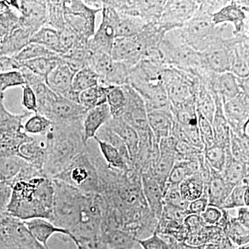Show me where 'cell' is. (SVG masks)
<instances>
[{
  "mask_svg": "<svg viewBox=\"0 0 249 249\" xmlns=\"http://www.w3.org/2000/svg\"><path fill=\"white\" fill-rule=\"evenodd\" d=\"M197 111V127L204 150L214 143L213 131L212 124L199 111Z\"/></svg>",
  "mask_w": 249,
  "mask_h": 249,
  "instance_id": "9f6ffc18",
  "label": "cell"
},
{
  "mask_svg": "<svg viewBox=\"0 0 249 249\" xmlns=\"http://www.w3.org/2000/svg\"><path fill=\"white\" fill-rule=\"evenodd\" d=\"M145 52L137 36L117 37L111 51L114 61L122 62L129 68L135 66L145 55Z\"/></svg>",
  "mask_w": 249,
  "mask_h": 249,
  "instance_id": "d6986e66",
  "label": "cell"
},
{
  "mask_svg": "<svg viewBox=\"0 0 249 249\" xmlns=\"http://www.w3.org/2000/svg\"><path fill=\"white\" fill-rule=\"evenodd\" d=\"M19 13V26L34 35L47 24V1H6Z\"/></svg>",
  "mask_w": 249,
  "mask_h": 249,
  "instance_id": "9a60e30c",
  "label": "cell"
},
{
  "mask_svg": "<svg viewBox=\"0 0 249 249\" xmlns=\"http://www.w3.org/2000/svg\"><path fill=\"white\" fill-rule=\"evenodd\" d=\"M52 121L40 114H34L26 121L24 130L29 135L45 137L52 127Z\"/></svg>",
  "mask_w": 249,
  "mask_h": 249,
  "instance_id": "f907efd6",
  "label": "cell"
},
{
  "mask_svg": "<svg viewBox=\"0 0 249 249\" xmlns=\"http://www.w3.org/2000/svg\"><path fill=\"white\" fill-rule=\"evenodd\" d=\"M208 206H209V201L205 191L204 195L200 198L189 203L187 208V212L188 214H196L199 216L204 212Z\"/></svg>",
  "mask_w": 249,
  "mask_h": 249,
  "instance_id": "6125c7cd",
  "label": "cell"
},
{
  "mask_svg": "<svg viewBox=\"0 0 249 249\" xmlns=\"http://www.w3.org/2000/svg\"><path fill=\"white\" fill-rule=\"evenodd\" d=\"M93 140L97 143L100 153L108 168L121 172H127L134 169L132 162L125 160L116 147L107 142L100 140L96 137Z\"/></svg>",
  "mask_w": 249,
  "mask_h": 249,
  "instance_id": "4dcf8cb0",
  "label": "cell"
},
{
  "mask_svg": "<svg viewBox=\"0 0 249 249\" xmlns=\"http://www.w3.org/2000/svg\"><path fill=\"white\" fill-rule=\"evenodd\" d=\"M25 85V79L19 70L0 72V96H4L7 89Z\"/></svg>",
  "mask_w": 249,
  "mask_h": 249,
  "instance_id": "11a10c76",
  "label": "cell"
},
{
  "mask_svg": "<svg viewBox=\"0 0 249 249\" xmlns=\"http://www.w3.org/2000/svg\"><path fill=\"white\" fill-rule=\"evenodd\" d=\"M46 26L60 31L66 27L64 19V1H47Z\"/></svg>",
  "mask_w": 249,
  "mask_h": 249,
  "instance_id": "bcb514c9",
  "label": "cell"
},
{
  "mask_svg": "<svg viewBox=\"0 0 249 249\" xmlns=\"http://www.w3.org/2000/svg\"><path fill=\"white\" fill-rule=\"evenodd\" d=\"M106 124L124 142L134 164L139 150V139L137 132L121 117H111Z\"/></svg>",
  "mask_w": 249,
  "mask_h": 249,
  "instance_id": "cb8c5ba5",
  "label": "cell"
},
{
  "mask_svg": "<svg viewBox=\"0 0 249 249\" xmlns=\"http://www.w3.org/2000/svg\"><path fill=\"white\" fill-rule=\"evenodd\" d=\"M99 77L89 67L77 71L73 76L71 89L75 92L80 93L85 90L97 86Z\"/></svg>",
  "mask_w": 249,
  "mask_h": 249,
  "instance_id": "ee69618b",
  "label": "cell"
},
{
  "mask_svg": "<svg viewBox=\"0 0 249 249\" xmlns=\"http://www.w3.org/2000/svg\"><path fill=\"white\" fill-rule=\"evenodd\" d=\"M32 34L18 26L9 36L0 40V55L13 57L30 43Z\"/></svg>",
  "mask_w": 249,
  "mask_h": 249,
  "instance_id": "83f0119b",
  "label": "cell"
},
{
  "mask_svg": "<svg viewBox=\"0 0 249 249\" xmlns=\"http://www.w3.org/2000/svg\"><path fill=\"white\" fill-rule=\"evenodd\" d=\"M232 190V188L223 178L222 174L211 171V178L205 190L209 206L222 209L224 201Z\"/></svg>",
  "mask_w": 249,
  "mask_h": 249,
  "instance_id": "f1b7e54d",
  "label": "cell"
},
{
  "mask_svg": "<svg viewBox=\"0 0 249 249\" xmlns=\"http://www.w3.org/2000/svg\"><path fill=\"white\" fill-rule=\"evenodd\" d=\"M77 249H93L89 242H81L80 244V247Z\"/></svg>",
  "mask_w": 249,
  "mask_h": 249,
  "instance_id": "003e7915",
  "label": "cell"
},
{
  "mask_svg": "<svg viewBox=\"0 0 249 249\" xmlns=\"http://www.w3.org/2000/svg\"><path fill=\"white\" fill-rule=\"evenodd\" d=\"M145 24L146 23L139 18L119 14L116 28V38L132 37L137 35Z\"/></svg>",
  "mask_w": 249,
  "mask_h": 249,
  "instance_id": "60d3db41",
  "label": "cell"
},
{
  "mask_svg": "<svg viewBox=\"0 0 249 249\" xmlns=\"http://www.w3.org/2000/svg\"><path fill=\"white\" fill-rule=\"evenodd\" d=\"M249 188V178L242 180V182L232 188L229 196L223 204L222 209L228 210L240 209L246 207L245 196Z\"/></svg>",
  "mask_w": 249,
  "mask_h": 249,
  "instance_id": "c3c4849f",
  "label": "cell"
},
{
  "mask_svg": "<svg viewBox=\"0 0 249 249\" xmlns=\"http://www.w3.org/2000/svg\"><path fill=\"white\" fill-rule=\"evenodd\" d=\"M43 138V140L40 141L34 137V140L21 145L18 152V157L42 173L47 155L45 137Z\"/></svg>",
  "mask_w": 249,
  "mask_h": 249,
  "instance_id": "484cf974",
  "label": "cell"
},
{
  "mask_svg": "<svg viewBox=\"0 0 249 249\" xmlns=\"http://www.w3.org/2000/svg\"><path fill=\"white\" fill-rule=\"evenodd\" d=\"M52 179L54 186L52 223L71 233L79 223L82 202L85 195L66 183L54 178Z\"/></svg>",
  "mask_w": 249,
  "mask_h": 249,
  "instance_id": "277c9868",
  "label": "cell"
},
{
  "mask_svg": "<svg viewBox=\"0 0 249 249\" xmlns=\"http://www.w3.org/2000/svg\"><path fill=\"white\" fill-rule=\"evenodd\" d=\"M23 223L31 232V235L34 236V238L46 249H50L48 246L49 239L55 233L67 236L73 241L77 248L80 247V244L71 235V232L62 228L56 227L53 223L47 219L36 218V219L24 221Z\"/></svg>",
  "mask_w": 249,
  "mask_h": 249,
  "instance_id": "44dd1931",
  "label": "cell"
},
{
  "mask_svg": "<svg viewBox=\"0 0 249 249\" xmlns=\"http://www.w3.org/2000/svg\"><path fill=\"white\" fill-rule=\"evenodd\" d=\"M122 88L125 93L126 103L121 118L138 134L150 130L143 99L130 85H123Z\"/></svg>",
  "mask_w": 249,
  "mask_h": 249,
  "instance_id": "5bb4252c",
  "label": "cell"
},
{
  "mask_svg": "<svg viewBox=\"0 0 249 249\" xmlns=\"http://www.w3.org/2000/svg\"><path fill=\"white\" fill-rule=\"evenodd\" d=\"M205 162L209 167L211 171L221 173L225 167L228 159L231 157L230 146L214 142L211 147L205 149L203 151Z\"/></svg>",
  "mask_w": 249,
  "mask_h": 249,
  "instance_id": "d6a6232c",
  "label": "cell"
},
{
  "mask_svg": "<svg viewBox=\"0 0 249 249\" xmlns=\"http://www.w3.org/2000/svg\"><path fill=\"white\" fill-rule=\"evenodd\" d=\"M229 1H200L196 14L179 29H175L181 40L201 52L219 37L228 34V24L215 26L212 16Z\"/></svg>",
  "mask_w": 249,
  "mask_h": 249,
  "instance_id": "3957f363",
  "label": "cell"
},
{
  "mask_svg": "<svg viewBox=\"0 0 249 249\" xmlns=\"http://www.w3.org/2000/svg\"><path fill=\"white\" fill-rule=\"evenodd\" d=\"M9 5L6 1H0V14L4 12L6 9H9Z\"/></svg>",
  "mask_w": 249,
  "mask_h": 249,
  "instance_id": "03108f58",
  "label": "cell"
},
{
  "mask_svg": "<svg viewBox=\"0 0 249 249\" xmlns=\"http://www.w3.org/2000/svg\"><path fill=\"white\" fill-rule=\"evenodd\" d=\"M22 105L29 112L37 113V98L35 93L29 85L26 84L22 87Z\"/></svg>",
  "mask_w": 249,
  "mask_h": 249,
  "instance_id": "94428289",
  "label": "cell"
},
{
  "mask_svg": "<svg viewBox=\"0 0 249 249\" xmlns=\"http://www.w3.org/2000/svg\"><path fill=\"white\" fill-rule=\"evenodd\" d=\"M200 1H165L159 23L167 32L179 29L188 22L199 7Z\"/></svg>",
  "mask_w": 249,
  "mask_h": 249,
  "instance_id": "7c38bea8",
  "label": "cell"
},
{
  "mask_svg": "<svg viewBox=\"0 0 249 249\" xmlns=\"http://www.w3.org/2000/svg\"><path fill=\"white\" fill-rule=\"evenodd\" d=\"M19 13L11 6L0 14V40L9 36L19 26Z\"/></svg>",
  "mask_w": 249,
  "mask_h": 249,
  "instance_id": "db71d44e",
  "label": "cell"
},
{
  "mask_svg": "<svg viewBox=\"0 0 249 249\" xmlns=\"http://www.w3.org/2000/svg\"><path fill=\"white\" fill-rule=\"evenodd\" d=\"M183 201L189 204L204 195L206 186L199 173L195 174L183 180L178 186Z\"/></svg>",
  "mask_w": 249,
  "mask_h": 249,
  "instance_id": "d590c367",
  "label": "cell"
},
{
  "mask_svg": "<svg viewBox=\"0 0 249 249\" xmlns=\"http://www.w3.org/2000/svg\"><path fill=\"white\" fill-rule=\"evenodd\" d=\"M232 61L230 72L240 78H249V32L232 35Z\"/></svg>",
  "mask_w": 249,
  "mask_h": 249,
  "instance_id": "ffe728a7",
  "label": "cell"
},
{
  "mask_svg": "<svg viewBox=\"0 0 249 249\" xmlns=\"http://www.w3.org/2000/svg\"><path fill=\"white\" fill-rule=\"evenodd\" d=\"M165 1H136V17L142 19L143 22H158L160 20Z\"/></svg>",
  "mask_w": 249,
  "mask_h": 249,
  "instance_id": "8d00e7d4",
  "label": "cell"
},
{
  "mask_svg": "<svg viewBox=\"0 0 249 249\" xmlns=\"http://www.w3.org/2000/svg\"><path fill=\"white\" fill-rule=\"evenodd\" d=\"M196 110L212 123L215 111L213 94L201 84L199 85L196 96Z\"/></svg>",
  "mask_w": 249,
  "mask_h": 249,
  "instance_id": "b9f144b4",
  "label": "cell"
},
{
  "mask_svg": "<svg viewBox=\"0 0 249 249\" xmlns=\"http://www.w3.org/2000/svg\"><path fill=\"white\" fill-rule=\"evenodd\" d=\"M60 55L50 58H36L22 62L21 67H24L34 74L41 77L46 82L47 77L60 64Z\"/></svg>",
  "mask_w": 249,
  "mask_h": 249,
  "instance_id": "f35d334b",
  "label": "cell"
},
{
  "mask_svg": "<svg viewBox=\"0 0 249 249\" xmlns=\"http://www.w3.org/2000/svg\"><path fill=\"white\" fill-rule=\"evenodd\" d=\"M201 85L213 94L217 95L222 101H229L242 93L241 78L230 71L222 73L211 72Z\"/></svg>",
  "mask_w": 249,
  "mask_h": 249,
  "instance_id": "ac0fdd59",
  "label": "cell"
},
{
  "mask_svg": "<svg viewBox=\"0 0 249 249\" xmlns=\"http://www.w3.org/2000/svg\"><path fill=\"white\" fill-rule=\"evenodd\" d=\"M58 54L54 53L43 46L36 43H29L17 55H14V58L20 65L22 62L34 59L40 58H50L57 56Z\"/></svg>",
  "mask_w": 249,
  "mask_h": 249,
  "instance_id": "7dc6e473",
  "label": "cell"
},
{
  "mask_svg": "<svg viewBox=\"0 0 249 249\" xmlns=\"http://www.w3.org/2000/svg\"><path fill=\"white\" fill-rule=\"evenodd\" d=\"M52 178L73 187L84 195L99 193V177L88 152V146L86 151Z\"/></svg>",
  "mask_w": 249,
  "mask_h": 249,
  "instance_id": "8992f818",
  "label": "cell"
},
{
  "mask_svg": "<svg viewBox=\"0 0 249 249\" xmlns=\"http://www.w3.org/2000/svg\"><path fill=\"white\" fill-rule=\"evenodd\" d=\"M37 114L45 116L53 124L83 122L88 111L78 103L67 99L49 88L37 98Z\"/></svg>",
  "mask_w": 249,
  "mask_h": 249,
  "instance_id": "52a82bcc",
  "label": "cell"
},
{
  "mask_svg": "<svg viewBox=\"0 0 249 249\" xmlns=\"http://www.w3.org/2000/svg\"><path fill=\"white\" fill-rule=\"evenodd\" d=\"M98 240L111 249H132L137 243L133 236L120 229L101 232Z\"/></svg>",
  "mask_w": 249,
  "mask_h": 249,
  "instance_id": "836d02e7",
  "label": "cell"
},
{
  "mask_svg": "<svg viewBox=\"0 0 249 249\" xmlns=\"http://www.w3.org/2000/svg\"><path fill=\"white\" fill-rule=\"evenodd\" d=\"M27 163L18 156L0 158V177L6 183L14 179Z\"/></svg>",
  "mask_w": 249,
  "mask_h": 249,
  "instance_id": "f6af8a7d",
  "label": "cell"
},
{
  "mask_svg": "<svg viewBox=\"0 0 249 249\" xmlns=\"http://www.w3.org/2000/svg\"><path fill=\"white\" fill-rule=\"evenodd\" d=\"M111 118L107 103L87 111L83 119V136L85 143L94 139L98 131Z\"/></svg>",
  "mask_w": 249,
  "mask_h": 249,
  "instance_id": "d4e9b609",
  "label": "cell"
},
{
  "mask_svg": "<svg viewBox=\"0 0 249 249\" xmlns=\"http://www.w3.org/2000/svg\"><path fill=\"white\" fill-rule=\"evenodd\" d=\"M125 93L122 86H112L108 92L107 104L111 117H121L125 106Z\"/></svg>",
  "mask_w": 249,
  "mask_h": 249,
  "instance_id": "681fc988",
  "label": "cell"
},
{
  "mask_svg": "<svg viewBox=\"0 0 249 249\" xmlns=\"http://www.w3.org/2000/svg\"><path fill=\"white\" fill-rule=\"evenodd\" d=\"M163 202L175 207L186 209L188 204L183 201L178 187L165 186L163 190Z\"/></svg>",
  "mask_w": 249,
  "mask_h": 249,
  "instance_id": "6f0895ef",
  "label": "cell"
},
{
  "mask_svg": "<svg viewBox=\"0 0 249 249\" xmlns=\"http://www.w3.org/2000/svg\"><path fill=\"white\" fill-rule=\"evenodd\" d=\"M213 96L215 111L211 124L213 131L214 142L225 147H229L231 139L230 126L224 116L222 99L217 95L214 94Z\"/></svg>",
  "mask_w": 249,
  "mask_h": 249,
  "instance_id": "f546056e",
  "label": "cell"
},
{
  "mask_svg": "<svg viewBox=\"0 0 249 249\" xmlns=\"http://www.w3.org/2000/svg\"><path fill=\"white\" fill-rule=\"evenodd\" d=\"M96 137L116 147L125 160L132 161L129 157L128 150L124 142L108 127L107 124H104L101 127L96 133Z\"/></svg>",
  "mask_w": 249,
  "mask_h": 249,
  "instance_id": "f5cc1de1",
  "label": "cell"
},
{
  "mask_svg": "<svg viewBox=\"0 0 249 249\" xmlns=\"http://www.w3.org/2000/svg\"><path fill=\"white\" fill-rule=\"evenodd\" d=\"M75 73L60 60V64L47 77L46 84L54 92L70 100L73 93L71 85Z\"/></svg>",
  "mask_w": 249,
  "mask_h": 249,
  "instance_id": "7402d4cb",
  "label": "cell"
},
{
  "mask_svg": "<svg viewBox=\"0 0 249 249\" xmlns=\"http://www.w3.org/2000/svg\"><path fill=\"white\" fill-rule=\"evenodd\" d=\"M249 1H231L212 16L215 26L232 25V35H238L249 31Z\"/></svg>",
  "mask_w": 249,
  "mask_h": 249,
  "instance_id": "4fadbf2b",
  "label": "cell"
},
{
  "mask_svg": "<svg viewBox=\"0 0 249 249\" xmlns=\"http://www.w3.org/2000/svg\"><path fill=\"white\" fill-rule=\"evenodd\" d=\"M102 9H93L84 1H64V19L66 27L80 40L89 41L96 32V16Z\"/></svg>",
  "mask_w": 249,
  "mask_h": 249,
  "instance_id": "9c48e42d",
  "label": "cell"
},
{
  "mask_svg": "<svg viewBox=\"0 0 249 249\" xmlns=\"http://www.w3.org/2000/svg\"><path fill=\"white\" fill-rule=\"evenodd\" d=\"M163 85L172 108H178L196 102L199 80L194 75L173 67H166L163 73Z\"/></svg>",
  "mask_w": 249,
  "mask_h": 249,
  "instance_id": "ba28073f",
  "label": "cell"
},
{
  "mask_svg": "<svg viewBox=\"0 0 249 249\" xmlns=\"http://www.w3.org/2000/svg\"><path fill=\"white\" fill-rule=\"evenodd\" d=\"M4 96H0V135L21 141L30 142L34 137L24 132L23 121L31 116V112L27 110L22 114L10 112L4 105Z\"/></svg>",
  "mask_w": 249,
  "mask_h": 249,
  "instance_id": "e0dca14e",
  "label": "cell"
},
{
  "mask_svg": "<svg viewBox=\"0 0 249 249\" xmlns=\"http://www.w3.org/2000/svg\"><path fill=\"white\" fill-rule=\"evenodd\" d=\"M223 229L229 238L237 245H248L249 229L237 222L235 217L229 216V220Z\"/></svg>",
  "mask_w": 249,
  "mask_h": 249,
  "instance_id": "816d5d0a",
  "label": "cell"
},
{
  "mask_svg": "<svg viewBox=\"0 0 249 249\" xmlns=\"http://www.w3.org/2000/svg\"><path fill=\"white\" fill-rule=\"evenodd\" d=\"M83 122L53 124L45 136L47 155L43 173L53 178L88 149L83 136Z\"/></svg>",
  "mask_w": 249,
  "mask_h": 249,
  "instance_id": "7a4b0ae2",
  "label": "cell"
},
{
  "mask_svg": "<svg viewBox=\"0 0 249 249\" xmlns=\"http://www.w3.org/2000/svg\"><path fill=\"white\" fill-rule=\"evenodd\" d=\"M223 214H224V210L214 207V206H208L204 212L199 216L205 225L208 227H214L219 224L223 217Z\"/></svg>",
  "mask_w": 249,
  "mask_h": 249,
  "instance_id": "91938a15",
  "label": "cell"
},
{
  "mask_svg": "<svg viewBox=\"0 0 249 249\" xmlns=\"http://www.w3.org/2000/svg\"><path fill=\"white\" fill-rule=\"evenodd\" d=\"M232 35L229 34L219 37L199 52L203 66L215 73L230 71L232 61Z\"/></svg>",
  "mask_w": 249,
  "mask_h": 249,
  "instance_id": "30bf717a",
  "label": "cell"
},
{
  "mask_svg": "<svg viewBox=\"0 0 249 249\" xmlns=\"http://www.w3.org/2000/svg\"><path fill=\"white\" fill-rule=\"evenodd\" d=\"M230 150L234 160L249 164V134H236L231 132Z\"/></svg>",
  "mask_w": 249,
  "mask_h": 249,
  "instance_id": "7bdbcfd3",
  "label": "cell"
},
{
  "mask_svg": "<svg viewBox=\"0 0 249 249\" xmlns=\"http://www.w3.org/2000/svg\"><path fill=\"white\" fill-rule=\"evenodd\" d=\"M168 32L160 23L155 22L145 24L137 36L146 53L148 51L160 48Z\"/></svg>",
  "mask_w": 249,
  "mask_h": 249,
  "instance_id": "1f68e13d",
  "label": "cell"
},
{
  "mask_svg": "<svg viewBox=\"0 0 249 249\" xmlns=\"http://www.w3.org/2000/svg\"><path fill=\"white\" fill-rule=\"evenodd\" d=\"M160 49L166 67L187 72L196 78L206 70L203 66L200 53L185 44L176 30L170 31L165 35Z\"/></svg>",
  "mask_w": 249,
  "mask_h": 249,
  "instance_id": "5b68a950",
  "label": "cell"
},
{
  "mask_svg": "<svg viewBox=\"0 0 249 249\" xmlns=\"http://www.w3.org/2000/svg\"><path fill=\"white\" fill-rule=\"evenodd\" d=\"M142 249H170L169 244L157 232L142 240H136Z\"/></svg>",
  "mask_w": 249,
  "mask_h": 249,
  "instance_id": "680465c9",
  "label": "cell"
},
{
  "mask_svg": "<svg viewBox=\"0 0 249 249\" xmlns=\"http://www.w3.org/2000/svg\"><path fill=\"white\" fill-rule=\"evenodd\" d=\"M11 193L6 213L19 220L53 219V179L43 173L16 178L6 183Z\"/></svg>",
  "mask_w": 249,
  "mask_h": 249,
  "instance_id": "6da1fadb",
  "label": "cell"
},
{
  "mask_svg": "<svg viewBox=\"0 0 249 249\" xmlns=\"http://www.w3.org/2000/svg\"><path fill=\"white\" fill-rule=\"evenodd\" d=\"M101 12V24L89 40L88 47L91 52H103L111 55L113 43L116 38V28L119 14L113 8L103 3Z\"/></svg>",
  "mask_w": 249,
  "mask_h": 249,
  "instance_id": "8fae6325",
  "label": "cell"
},
{
  "mask_svg": "<svg viewBox=\"0 0 249 249\" xmlns=\"http://www.w3.org/2000/svg\"><path fill=\"white\" fill-rule=\"evenodd\" d=\"M224 116L230 126L231 132L236 134H248L249 93H241L236 97L222 101Z\"/></svg>",
  "mask_w": 249,
  "mask_h": 249,
  "instance_id": "2e32d148",
  "label": "cell"
},
{
  "mask_svg": "<svg viewBox=\"0 0 249 249\" xmlns=\"http://www.w3.org/2000/svg\"><path fill=\"white\" fill-rule=\"evenodd\" d=\"M249 164L234 160L228 159L225 167L221 174L223 178L231 188L242 182L245 178H249Z\"/></svg>",
  "mask_w": 249,
  "mask_h": 249,
  "instance_id": "74e56055",
  "label": "cell"
},
{
  "mask_svg": "<svg viewBox=\"0 0 249 249\" xmlns=\"http://www.w3.org/2000/svg\"><path fill=\"white\" fill-rule=\"evenodd\" d=\"M91 247H92L93 249H111L109 247H106V245H103L100 242L99 240L96 241H93V242H89Z\"/></svg>",
  "mask_w": 249,
  "mask_h": 249,
  "instance_id": "e7e4bbea",
  "label": "cell"
},
{
  "mask_svg": "<svg viewBox=\"0 0 249 249\" xmlns=\"http://www.w3.org/2000/svg\"><path fill=\"white\" fill-rule=\"evenodd\" d=\"M142 187L147 207L160 220L164 206L163 189L152 175L147 173L142 174Z\"/></svg>",
  "mask_w": 249,
  "mask_h": 249,
  "instance_id": "603a6c76",
  "label": "cell"
},
{
  "mask_svg": "<svg viewBox=\"0 0 249 249\" xmlns=\"http://www.w3.org/2000/svg\"><path fill=\"white\" fill-rule=\"evenodd\" d=\"M30 43L38 44L54 53L60 55V39L58 32L48 26L45 25L35 33L31 37Z\"/></svg>",
  "mask_w": 249,
  "mask_h": 249,
  "instance_id": "ab89813d",
  "label": "cell"
},
{
  "mask_svg": "<svg viewBox=\"0 0 249 249\" xmlns=\"http://www.w3.org/2000/svg\"><path fill=\"white\" fill-rule=\"evenodd\" d=\"M147 120L157 142L171 136L175 119L171 111L155 110L147 112Z\"/></svg>",
  "mask_w": 249,
  "mask_h": 249,
  "instance_id": "4316f807",
  "label": "cell"
},
{
  "mask_svg": "<svg viewBox=\"0 0 249 249\" xmlns=\"http://www.w3.org/2000/svg\"><path fill=\"white\" fill-rule=\"evenodd\" d=\"M235 219L242 226L249 229V207H242L238 209V214H237V217H235Z\"/></svg>",
  "mask_w": 249,
  "mask_h": 249,
  "instance_id": "be15d7a7",
  "label": "cell"
},
{
  "mask_svg": "<svg viewBox=\"0 0 249 249\" xmlns=\"http://www.w3.org/2000/svg\"><path fill=\"white\" fill-rule=\"evenodd\" d=\"M112 86L98 84L80 93L79 104L87 111L107 103L108 92Z\"/></svg>",
  "mask_w": 249,
  "mask_h": 249,
  "instance_id": "e575fe53",
  "label": "cell"
}]
</instances>
